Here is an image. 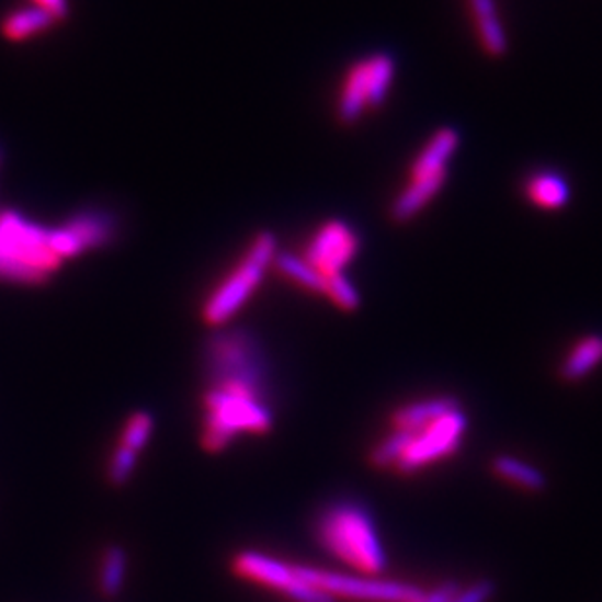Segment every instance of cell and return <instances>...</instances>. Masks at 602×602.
<instances>
[{
  "instance_id": "6da1fadb",
  "label": "cell",
  "mask_w": 602,
  "mask_h": 602,
  "mask_svg": "<svg viewBox=\"0 0 602 602\" xmlns=\"http://www.w3.org/2000/svg\"><path fill=\"white\" fill-rule=\"evenodd\" d=\"M52 246V228L14 209H0V281L44 285L61 268Z\"/></svg>"
},
{
  "instance_id": "7a4b0ae2",
  "label": "cell",
  "mask_w": 602,
  "mask_h": 602,
  "mask_svg": "<svg viewBox=\"0 0 602 602\" xmlns=\"http://www.w3.org/2000/svg\"><path fill=\"white\" fill-rule=\"evenodd\" d=\"M316 536L326 550L365 576H378L386 569L388 561L373 516L359 503L341 501L328 507L318 516Z\"/></svg>"
},
{
  "instance_id": "3957f363",
  "label": "cell",
  "mask_w": 602,
  "mask_h": 602,
  "mask_svg": "<svg viewBox=\"0 0 602 602\" xmlns=\"http://www.w3.org/2000/svg\"><path fill=\"white\" fill-rule=\"evenodd\" d=\"M205 371L209 388L265 400L268 368L262 348L245 330H225L205 348Z\"/></svg>"
},
{
  "instance_id": "277c9868",
  "label": "cell",
  "mask_w": 602,
  "mask_h": 602,
  "mask_svg": "<svg viewBox=\"0 0 602 602\" xmlns=\"http://www.w3.org/2000/svg\"><path fill=\"white\" fill-rule=\"evenodd\" d=\"M205 421L201 443L209 453L225 451L240 433L263 435L273 428L265 400L209 388L203 396Z\"/></svg>"
},
{
  "instance_id": "5b68a950",
  "label": "cell",
  "mask_w": 602,
  "mask_h": 602,
  "mask_svg": "<svg viewBox=\"0 0 602 602\" xmlns=\"http://www.w3.org/2000/svg\"><path fill=\"white\" fill-rule=\"evenodd\" d=\"M277 253V238L263 230L253 238L245 258L236 263L203 305V320L213 328H220L250 300L255 288L262 285L263 275Z\"/></svg>"
},
{
  "instance_id": "8992f818",
  "label": "cell",
  "mask_w": 602,
  "mask_h": 602,
  "mask_svg": "<svg viewBox=\"0 0 602 602\" xmlns=\"http://www.w3.org/2000/svg\"><path fill=\"white\" fill-rule=\"evenodd\" d=\"M295 573L310 586L322 589L333 599H350L363 602H413L423 594V589L406 581L378 579V577L343 576L336 571L293 566Z\"/></svg>"
},
{
  "instance_id": "52a82bcc",
  "label": "cell",
  "mask_w": 602,
  "mask_h": 602,
  "mask_svg": "<svg viewBox=\"0 0 602 602\" xmlns=\"http://www.w3.org/2000/svg\"><path fill=\"white\" fill-rule=\"evenodd\" d=\"M117 218L110 211L88 207L75 213L59 227L52 228V246L63 262L112 245L117 236Z\"/></svg>"
},
{
  "instance_id": "ba28073f",
  "label": "cell",
  "mask_w": 602,
  "mask_h": 602,
  "mask_svg": "<svg viewBox=\"0 0 602 602\" xmlns=\"http://www.w3.org/2000/svg\"><path fill=\"white\" fill-rule=\"evenodd\" d=\"M464 431H466V413L461 408L446 413L445 418L436 419L428 428L416 433L408 453L404 454L396 470L400 474H413L419 468L428 466L454 454L461 448Z\"/></svg>"
},
{
  "instance_id": "9c48e42d",
  "label": "cell",
  "mask_w": 602,
  "mask_h": 602,
  "mask_svg": "<svg viewBox=\"0 0 602 602\" xmlns=\"http://www.w3.org/2000/svg\"><path fill=\"white\" fill-rule=\"evenodd\" d=\"M357 250V235L341 220H328L308 242L305 260L330 277L343 273V268L355 258Z\"/></svg>"
},
{
  "instance_id": "30bf717a",
  "label": "cell",
  "mask_w": 602,
  "mask_h": 602,
  "mask_svg": "<svg viewBox=\"0 0 602 602\" xmlns=\"http://www.w3.org/2000/svg\"><path fill=\"white\" fill-rule=\"evenodd\" d=\"M232 571L236 576L270 587L281 594L287 591L288 586L295 581L293 566H288L281 559L271 558L262 552L245 550L236 554L232 559Z\"/></svg>"
},
{
  "instance_id": "8fae6325",
  "label": "cell",
  "mask_w": 602,
  "mask_h": 602,
  "mask_svg": "<svg viewBox=\"0 0 602 602\" xmlns=\"http://www.w3.org/2000/svg\"><path fill=\"white\" fill-rule=\"evenodd\" d=\"M445 180L446 170L431 175H421V178H411L410 185L394 200L390 217L396 223L410 220L416 213L428 205L429 201L435 197L436 193L441 192Z\"/></svg>"
},
{
  "instance_id": "7c38bea8",
  "label": "cell",
  "mask_w": 602,
  "mask_h": 602,
  "mask_svg": "<svg viewBox=\"0 0 602 602\" xmlns=\"http://www.w3.org/2000/svg\"><path fill=\"white\" fill-rule=\"evenodd\" d=\"M458 400L453 396H439L429 400L413 401L393 413L394 428L421 431L436 419L445 418L446 413L458 410Z\"/></svg>"
},
{
  "instance_id": "4fadbf2b",
  "label": "cell",
  "mask_w": 602,
  "mask_h": 602,
  "mask_svg": "<svg viewBox=\"0 0 602 602\" xmlns=\"http://www.w3.org/2000/svg\"><path fill=\"white\" fill-rule=\"evenodd\" d=\"M368 61H359L351 65L348 79L343 82L341 90L340 107H338V117L341 123L351 125L357 122L361 114L368 107Z\"/></svg>"
},
{
  "instance_id": "5bb4252c",
  "label": "cell",
  "mask_w": 602,
  "mask_h": 602,
  "mask_svg": "<svg viewBox=\"0 0 602 602\" xmlns=\"http://www.w3.org/2000/svg\"><path fill=\"white\" fill-rule=\"evenodd\" d=\"M458 133L451 127H443L431 137L425 149L419 152L416 162L411 164V178L431 175L441 170H446V160L453 157L454 150L458 147Z\"/></svg>"
},
{
  "instance_id": "9a60e30c",
  "label": "cell",
  "mask_w": 602,
  "mask_h": 602,
  "mask_svg": "<svg viewBox=\"0 0 602 602\" xmlns=\"http://www.w3.org/2000/svg\"><path fill=\"white\" fill-rule=\"evenodd\" d=\"M602 363V336H586L577 341L573 350L569 351L568 357L559 367V378L566 383L583 380L591 375L594 367Z\"/></svg>"
},
{
  "instance_id": "2e32d148",
  "label": "cell",
  "mask_w": 602,
  "mask_h": 602,
  "mask_svg": "<svg viewBox=\"0 0 602 602\" xmlns=\"http://www.w3.org/2000/svg\"><path fill=\"white\" fill-rule=\"evenodd\" d=\"M57 20L37 7L20 9L10 12L0 22V34L9 42H26L30 37L44 34L49 27L55 26Z\"/></svg>"
},
{
  "instance_id": "e0dca14e",
  "label": "cell",
  "mask_w": 602,
  "mask_h": 602,
  "mask_svg": "<svg viewBox=\"0 0 602 602\" xmlns=\"http://www.w3.org/2000/svg\"><path fill=\"white\" fill-rule=\"evenodd\" d=\"M468 2L478 24V34H480L484 49L493 57L506 55L507 35L499 22L496 0H468Z\"/></svg>"
},
{
  "instance_id": "ac0fdd59",
  "label": "cell",
  "mask_w": 602,
  "mask_h": 602,
  "mask_svg": "<svg viewBox=\"0 0 602 602\" xmlns=\"http://www.w3.org/2000/svg\"><path fill=\"white\" fill-rule=\"evenodd\" d=\"M491 470L509 484H515L519 488L529 489L534 493L544 491L548 486L544 472L511 454H498L491 461Z\"/></svg>"
},
{
  "instance_id": "d6986e66",
  "label": "cell",
  "mask_w": 602,
  "mask_h": 602,
  "mask_svg": "<svg viewBox=\"0 0 602 602\" xmlns=\"http://www.w3.org/2000/svg\"><path fill=\"white\" fill-rule=\"evenodd\" d=\"M273 265L283 273L285 277L295 281L297 285L316 293V295H326V275L316 270L313 263L306 262L305 258H298L293 253H275Z\"/></svg>"
},
{
  "instance_id": "ffe728a7",
  "label": "cell",
  "mask_w": 602,
  "mask_h": 602,
  "mask_svg": "<svg viewBox=\"0 0 602 602\" xmlns=\"http://www.w3.org/2000/svg\"><path fill=\"white\" fill-rule=\"evenodd\" d=\"M526 195L542 209H559L569 200V188L559 175L536 174L526 184Z\"/></svg>"
},
{
  "instance_id": "44dd1931",
  "label": "cell",
  "mask_w": 602,
  "mask_h": 602,
  "mask_svg": "<svg viewBox=\"0 0 602 602\" xmlns=\"http://www.w3.org/2000/svg\"><path fill=\"white\" fill-rule=\"evenodd\" d=\"M418 431L410 429H394L390 435L383 439L378 445L368 453V464L376 470H386V468H396L404 454L408 453Z\"/></svg>"
},
{
  "instance_id": "7402d4cb",
  "label": "cell",
  "mask_w": 602,
  "mask_h": 602,
  "mask_svg": "<svg viewBox=\"0 0 602 602\" xmlns=\"http://www.w3.org/2000/svg\"><path fill=\"white\" fill-rule=\"evenodd\" d=\"M368 61V105L378 107L388 96V88L393 84L394 61L386 53H376Z\"/></svg>"
},
{
  "instance_id": "603a6c76",
  "label": "cell",
  "mask_w": 602,
  "mask_h": 602,
  "mask_svg": "<svg viewBox=\"0 0 602 602\" xmlns=\"http://www.w3.org/2000/svg\"><path fill=\"white\" fill-rule=\"evenodd\" d=\"M127 571V554L122 546H110L105 550L100 568V591L105 597H115L123 589Z\"/></svg>"
},
{
  "instance_id": "cb8c5ba5",
  "label": "cell",
  "mask_w": 602,
  "mask_h": 602,
  "mask_svg": "<svg viewBox=\"0 0 602 602\" xmlns=\"http://www.w3.org/2000/svg\"><path fill=\"white\" fill-rule=\"evenodd\" d=\"M152 416L147 411H137L133 413L127 425L123 429L122 446L129 448L133 453L139 454L145 445L149 443L150 433H152Z\"/></svg>"
},
{
  "instance_id": "d4e9b609",
  "label": "cell",
  "mask_w": 602,
  "mask_h": 602,
  "mask_svg": "<svg viewBox=\"0 0 602 602\" xmlns=\"http://www.w3.org/2000/svg\"><path fill=\"white\" fill-rule=\"evenodd\" d=\"M326 297L332 298L333 305L340 306L345 313H355L361 305L357 288L343 277V273L326 277Z\"/></svg>"
},
{
  "instance_id": "484cf974",
  "label": "cell",
  "mask_w": 602,
  "mask_h": 602,
  "mask_svg": "<svg viewBox=\"0 0 602 602\" xmlns=\"http://www.w3.org/2000/svg\"><path fill=\"white\" fill-rule=\"evenodd\" d=\"M137 461H139V454L133 453L125 446H117V451L112 456V463H110V472H107L110 481L115 486H123L132 478L133 472L137 468Z\"/></svg>"
},
{
  "instance_id": "4316f807",
  "label": "cell",
  "mask_w": 602,
  "mask_h": 602,
  "mask_svg": "<svg viewBox=\"0 0 602 602\" xmlns=\"http://www.w3.org/2000/svg\"><path fill=\"white\" fill-rule=\"evenodd\" d=\"M493 594H496V583L489 579H480L466 589H458V593L454 594L448 602H488Z\"/></svg>"
},
{
  "instance_id": "83f0119b",
  "label": "cell",
  "mask_w": 602,
  "mask_h": 602,
  "mask_svg": "<svg viewBox=\"0 0 602 602\" xmlns=\"http://www.w3.org/2000/svg\"><path fill=\"white\" fill-rule=\"evenodd\" d=\"M458 589H461V586L456 581H443L435 589H431L429 593L423 591V594L413 602H448L454 594L458 593Z\"/></svg>"
},
{
  "instance_id": "f1b7e54d",
  "label": "cell",
  "mask_w": 602,
  "mask_h": 602,
  "mask_svg": "<svg viewBox=\"0 0 602 602\" xmlns=\"http://www.w3.org/2000/svg\"><path fill=\"white\" fill-rule=\"evenodd\" d=\"M32 2L37 9L49 12L57 22H63L65 18L69 16V0H32Z\"/></svg>"
},
{
  "instance_id": "f546056e",
  "label": "cell",
  "mask_w": 602,
  "mask_h": 602,
  "mask_svg": "<svg viewBox=\"0 0 602 602\" xmlns=\"http://www.w3.org/2000/svg\"><path fill=\"white\" fill-rule=\"evenodd\" d=\"M0 158H2V155H0Z\"/></svg>"
}]
</instances>
